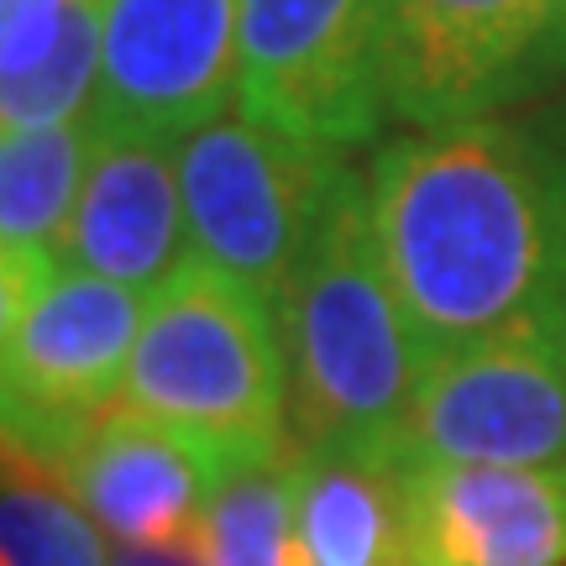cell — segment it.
Returning <instances> with one entry per match:
<instances>
[{
	"mask_svg": "<svg viewBox=\"0 0 566 566\" xmlns=\"http://www.w3.org/2000/svg\"><path fill=\"white\" fill-rule=\"evenodd\" d=\"M388 279L430 363L566 325V137L535 122L415 126L367 168Z\"/></svg>",
	"mask_w": 566,
	"mask_h": 566,
	"instance_id": "cell-1",
	"label": "cell"
},
{
	"mask_svg": "<svg viewBox=\"0 0 566 566\" xmlns=\"http://www.w3.org/2000/svg\"><path fill=\"white\" fill-rule=\"evenodd\" d=\"M300 446H394L424 384L420 331L388 279L367 179L342 168L279 294Z\"/></svg>",
	"mask_w": 566,
	"mask_h": 566,
	"instance_id": "cell-2",
	"label": "cell"
},
{
	"mask_svg": "<svg viewBox=\"0 0 566 566\" xmlns=\"http://www.w3.org/2000/svg\"><path fill=\"white\" fill-rule=\"evenodd\" d=\"M122 405L226 451L289 441L279 310L247 283L184 258L179 273L147 300Z\"/></svg>",
	"mask_w": 566,
	"mask_h": 566,
	"instance_id": "cell-3",
	"label": "cell"
},
{
	"mask_svg": "<svg viewBox=\"0 0 566 566\" xmlns=\"http://www.w3.org/2000/svg\"><path fill=\"white\" fill-rule=\"evenodd\" d=\"M342 168V147L252 122L237 105L200 122L179 137L189 258L247 283L279 310Z\"/></svg>",
	"mask_w": 566,
	"mask_h": 566,
	"instance_id": "cell-4",
	"label": "cell"
},
{
	"mask_svg": "<svg viewBox=\"0 0 566 566\" xmlns=\"http://www.w3.org/2000/svg\"><path fill=\"white\" fill-rule=\"evenodd\" d=\"M142 289L59 263L0 342V446L63 478L105 409L122 405V378L137 346Z\"/></svg>",
	"mask_w": 566,
	"mask_h": 566,
	"instance_id": "cell-5",
	"label": "cell"
},
{
	"mask_svg": "<svg viewBox=\"0 0 566 566\" xmlns=\"http://www.w3.org/2000/svg\"><path fill=\"white\" fill-rule=\"evenodd\" d=\"M566 74V0H384L388 111L405 126L499 116Z\"/></svg>",
	"mask_w": 566,
	"mask_h": 566,
	"instance_id": "cell-6",
	"label": "cell"
},
{
	"mask_svg": "<svg viewBox=\"0 0 566 566\" xmlns=\"http://www.w3.org/2000/svg\"><path fill=\"white\" fill-rule=\"evenodd\" d=\"M231 105L325 147H363L388 111L384 0H242Z\"/></svg>",
	"mask_w": 566,
	"mask_h": 566,
	"instance_id": "cell-7",
	"label": "cell"
},
{
	"mask_svg": "<svg viewBox=\"0 0 566 566\" xmlns=\"http://www.w3.org/2000/svg\"><path fill=\"white\" fill-rule=\"evenodd\" d=\"M399 451L420 462L566 467V342L504 336L436 357Z\"/></svg>",
	"mask_w": 566,
	"mask_h": 566,
	"instance_id": "cell-8",
	"label": "cell"
},
{
	"mask_svg": "<svg viewBox=\"0 0 566 566\" xmlns=\"http://www.w3.org/2000/svg\"><path fill=\"white\" fill-rule=\"evenodd\" d=\"M242 0H105L95 122L179 142L237 95Z\"/></svg>",
	"mask_w": 566,
	"mask_h": 566,
	"instance_id": "cell-9",
	"label": "cell"
},
{
	"mask_svg": "<svg viewBox=\"0 0 566 566\" xmlns=\"http://www.w3.org/2000/svg\"><path fill=\"white\" fill-rule=\"evenodd\" d=\"M226 462V446L116 405L95 420L59 483L116 546H195Z\"/></svg>",
	"mask_w": 566,
	"mask_h": 566,
	"instance_id": "cell-10",
	"label": "cell"
},
{
	"mask_svg": "<svg viewBox=\"0 0 566 566\" xmlns=\"http://www.w3.org/2000/svg\"><path fill=\"white\" fill-rule=\"evenodd\" d=\"M409 566H566V467L405 457Z\"/></svg>",
	"mask_w": 566,
	"mask_h": 566,
	"instance_id": "cell-11",
	"label": "cell"
},
{
	"mask_svg": "<svg viewBox=\"0 0 566 566\" xmlns=\"http://www.w3.org/2000/svg\"><path fill=\"white\" fill-rule=\"evenodd\" d=\"M101 126V122H95ZM189 258L179 142L101 126L80 179L59 263L158 294Z\"/></svg>",
	"mask_w": 566,
	"mask_h": 566,
	"instance_id": "cell-12",
	"label": "cell"
},
{
	"mask_svg": "<svg viewBox=\"0 0 566 566\" xmlns=\"http://www.w3.org/2000/svg\"><path fill=\"white\" fill-rule=\"evenodd\" d=\"M304 566H409L405 451L300 446L294 462Z\"/></svg>",
	"mask_w": 566,
	"mask_h": 566,
	"instance_id": "cell-13",
	"label": "cell"
},
{
	"mask_svg": "<svg viewBox=\"0 0 566 566\" xmlns=\"http://www.w3.org/2000/svg\"><path fill=\"white\" fill-rule=\"evenodd\" d=\"M294 462H300L294 436L231 451L195 530V551L205 556V566H304Z\"/></svg>",
	"mask_w": 566,
	"mask_h": 566,
	"instance_id": "cell-14",
	"label": "cell"
},
{
	"mask_svg": "<svg viewBox=\"0 0 566 566\" xmlns=\"http://www.w3.org/2000/svg\"><path fill=\"white\" fill-rule=\"evenodd\" d=\"M101 126L95 116L63 126H0V247L59 268L69 210L80 195Z\"/></svg>",
	"mask_w": 566,
	"mask_h": 566,
	"instance_id": "cell-15",
	"label": "cell"
},
{
	"mask_svg": "<svg viewBox=\"0 0 566 566\" xmlns=\"http://www.w3.org/2000/svg\"><path fill=\"white\" fill-rule=\"evenodd\" d=\"M0 566H111L80 499L0 446Z\"/></svg>",
	"mask_w": 566,
	"mask_h": 566,
	"instance_id": "cell-16",
	"label": "cell"
},
{
	"mask_svg": "<svg viewBox=\"0 0 566 566\" xmlns=\"http://www.w3.org/2000/svg\"><path fill=\"white\" fill-rule=\"evenodd\" d=\"M101 32L105 0H74L48 59L21 74H0V126L84 122L101 90Z\"/></svg>",
	"mask_w": 566,
	"mask_h": 566,
	"instance_id": "cell-17",
	"label": "cell"
},
{
	"mask_svg": "<svg viewBox=\"0 0 566 566\" xmlns=\"http://www.w3.org/2000/svg\"><path fill=\"white\" fill-rule=\"evenodd\" d=\"M74 0H0V74H21L48 59Z\"/></svg>",
	"mask_w": 566,
	"mask_h": 566,
	"instance_id": "cell-18",
	"label": "cell"
},
{
	"mask_svg": "<svg viewBox=\"0 0 566 566\" xmlns=\"http://www.w3.org/2000/svg\"><path fill=\"white\" fill-rule=\"evenodd\" d=\"M48 279H53V263H32V258H17V252L0 247V342L11 336V325L21 321L27 300H32Z\"/></svg>",
	"mask_w": 566,
	"mask_h": 566,
	"instance_id": "cell-19",
	"label": "cell"
},
{
	"mask_svg": "<svg viewBox=\"0 0 566 566\" xmlns=\"http://www.w3.org/2000/svg\"><path fill=\"white\" fill-rule=\"evenodd\" d=\"M111 566H205L195 546H116Z\"/></svg>",
	"mask_w": 566,
	"mask_h": 566,
	"instance_id": "cell-20",
	"label": "cell"
},
{
	"mask_svg": "<svg viewBox=\"0 0 566 566\" xmlns=\"http://www.w3.org/2000/svg\"><path fill=\"white\" fill-rule=\"evenodd\" d=\"M562 342H566V325H562Z\"/></svg>",
	"mask_w": 566,
	"mask_h": 566,
	"instance_id": "cell-21",
	"label": "cell"
}]
</instances>
